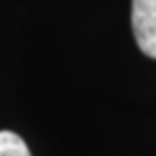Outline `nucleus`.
Listing matches in <instances>:
<instances>
[{
  "instance_id": "nucleus-1",
  "label": "nucleus",
  "mask_w": 156,
  "mask_h": 156,
  "mask_svg": "<svg viewBox=\"0 0 156 156\" xmlns=\"http://www.w3.org/2000/svg\"><path fill=\"white\" fill-rule=\"evenodd\" d=\"M131 25L138 48L156 60V0H133Z\"/></svg>"
},
{
  "instance_id": "nucleus-2",
  "label": "nucleus",
  "mask_w": 156,
  "mask_h": 156,
  "mask_svg": "<svg viewBox=\"0 0 156 156\" xmlns=\"http://www.w3.org/2000/svg\"><path fill=\"white\" fill-rule=\"evenodd\" d=\"M0 156H30L23 138L12 131H0Z\"/></svg>"
}]
</instances>
